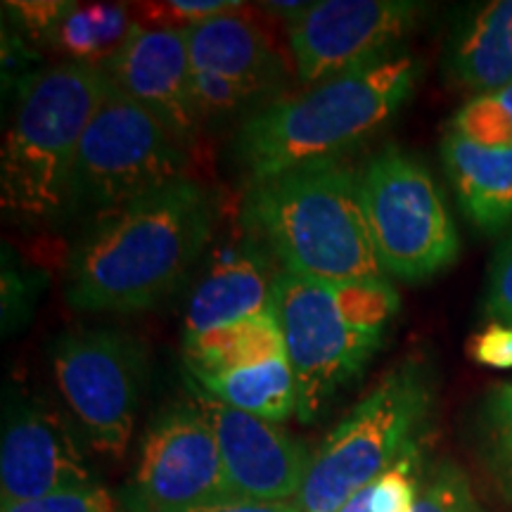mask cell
<instances>
[{"instance_id": "1", "label": "cell", "mask_w": 512, "mask_h": 512, "mask_svg": "<svg viewBox=\"0 0 512 512\" xmlns=\"http://www.w3.org/2000/svg\"><path fill=\"white\" fill-rule=\"evenodd\" d=\"M214 230V202L192 178L98 216L72 249L64 297L81 311H147L188 278Z\"/></svg>"}, {"instance_id": "2", "label": "cell", "mask_w": 512, "mask_h": 512, "mask_svg": "<svg viewBox=\"0 0 512 512\" xmlns=\"http://www.w3.org/2000/svg\"><path fill=\"white\" fill-rule=\"evenodd\" d=\"M242 223L283 271L325 283L387 280L361 197V171L325 159L249 183Z\"/></svg>"}, {"instance_id": "3", "label": "cell", "mask_w": 512, "mask_h": 512, "mask_svg": "<svg viewBox=\"0 0 512 512\" xmlns=\"http://www.w3.org/2000/svg\"><path fill=\"white\" fill-rule=\"evenodd\" d=\"M420 79L413 55L384 60L320 81L309 91L275 100L249 114L235 136V159L249 183L294 166L342 159L401 110Z\"/></svg>"}, {"instance_id": "4", "label": "cell", "mask_w": 512, "mask_h": 512, "mask_svg": "<svg viewBox=\"0 0 512 512\" xmlns=\"http://www.w3.org/2000/svg\"><path fill=\"white\" fill-rule=\"evenodd\" d=\"M107 81L102 69L69 60L22 81L0 159L5 216L36 226L74 209L81 140Z\"/></svg>"}, {"instance_id": "5", "label": "cell", "mask_w": 512, "mask_h": 512, "mask_svg": "<svg viewBox=\"0 0 512 512\" xmlns=\"http://www.w3.org/2000/svg\"><path fill=\"white\" fill-rule=\"evenodd\" d=\"M271 311L297 382V418L311 422L380 351L399 294L389 280L325 283L280 268Z\"/></svg>"}, {"instance_id": "6", "label": "cell", "mask_w": 512, "mask_h": 512, "mask_svg": "<svg viewBox=\"0 0 512 512\" xmlns=\"http://www.w3.org/2000/svg\"><path fill=\"white\" fill-rule=\"evenodd\" d=\"M432 403V370L422 358H406L389 370L313 453L294 508L337 512L415 444Z\"/></svg>"}, {"instance_id": "7", "label": "cell", "mask_w": 512, "mask_h": 512, "mask_svg": "<svg viewBox=\"0 0 512 512\" xmlns=\"http://www.w3.org/2000/svg\"><path fill=\"white\" fill-rule=\"evenodd\" d=\"M190 150L150 110L107 81L83 133L74 209L107 214L188 178Z\"/></svg>"}, {"instance_id": "8", "label": "cell", "mask_w": 512, "mask_h": 512, "mask_svg": "<svg viewBox=\"0 0 512 512\" xmlns=\"http://www.w3.org/2000/svg\"><path fill=\"white\" fill-rule=\"evenodd\" d=\"M363 209L377 259L389 278L420 283L458 256V230L418 159L387 145L361 169Z\"/></svg>"}, {"instance_id": "9", "label": "cell", "mask_w": 512, "mask_h": 512, "mask_svg": "<svg viewBox=\"0 0 512 512\" xmlns=\"http://www.w3.org/2000/svg\"><path fill=\"white\" fill-rule=\"evenodd\" d=\"M55 382L95 451L121 458L147 375L143 339L114 328L64 332L50 349Z\"/></svg>"}, {"instance_id": "10", "label": "cell", "mask_w": 512, "mask_h": 512, "mask_svg": "<svg viewBox=\"0 0 512 512\" xmlns=\"http://www.w3.org/2000/svg\"><path fill=\"white\" fill-rule=\"evenodd\" d=\"M233 498L214 432L192 403L164 408L147 427L126 505L181 512Z\"/></svg>"}, {"instance_id": "11", "label": "cell", "mask_w": 512, "mask_h": 512, "mask_svg": "<svg viewBox=\"0 0 512 512\" xmlns=\"http://www.w3.org/2000/svg\"><path fill=\"white\" fill-rule=\"evenodd\" d=\"M420 5L406 0H318L287 24L299 79L320 83L394 55Z\"/></svg>"}, {"instance_id": "12", "label": "cell", "mask_w": 512, "mask_h": 512, "mask_svg": "<svg viewBox=\"0 0 512 512\" xmlns=\"http://www.w3.org/2000/svg\"><path fill=\"white\" fill-rule=\"evenodd\" d=\"M192 67V95L202 119L235 114L275 93L285 64L271 38L242 12L207 19L183 31Z\"/></svg>"}, {"instance_id": "13", "label": "cell", "mask_w": 512, "mask_h": 512, "mask_svg": "<svg viewBox=\"0 0 512 512\" xmlns=\"http://www.w3.org/2000/svg\"><path fill=\"white\" fill-rule=\"evenodd\" d=\"M188 394L214 432L233 498L287 503L299 496L313 463L304 441L275 422L226 406L192 380Z\"/></svg>"}, {"instance_id": "14", "label": "cell", "mask_w": 512, "mask_h": 512, "mask_svg": "<svg viewBox=\"0 0 512 512\" xmlns=\"http://www.w3.org/2000/svg\"><path fill=\"white\" fill-rule=\"evenodd\" d=\"M93 484L79 439L60 415L38 406L15 408L8 415L0 446L3 508Z\"/></svg>"}, {"instance_id": "15", "label": "cell", "mask_w": 512, "mask_h": 512, "mask_svg": "<svg viewBox=\"0 0 512 512\" xmlns=\"http://www.w3.org/2000/svg\"><path fill=\"white\" fill-rule=\"evenodd\" d=\"M119 91L150 110L181 143L195 145L202 114L192 95V67L183 31L133 22L124 48L105 69Z\"/></svg>"}, {"instance_id": "16", "label": "cell", "mask_w": 512, "mask_h": 512, "mask_svg": "<svg viewBox=\"0 0 512 512\" xmlns=\"http://www.w3.org/2000/svg\"><path fill=\"white\" fill-rule=\"evenodd\" d=\"M271 252L252 233L216 252L185 311L183 339L226 328L271 311L275 273Z\"/></svg>"}, {"instance_id": "17", "label": "cell", "mask_w": 512, "mask_h": 512, "mask_svg": "<svg viewBox=\"0 0 512 512\" xmlns=\"http://www.w3.org/2000/svg\"><path fill=\"white\" fill-rule=\"evenodd\" d=\"M441 159L470 223L496 233L512 221V145L486 147L448 131Z\"/></svg>"}, {"instance_id": "18", "label": "cell", "mask_w": 512, "mask_h": 512, "mask_svg": "<svg viewBox=\"0 0 512 512\" xmlns=\"http://www.w3.org/2000/svg\"><path fill=\"white\" fill-rule=\"evenodd\" d=\"M448 74L479 95L512 86V0L486 3L470 15L451 43Z\"/></svg>"}, {"instance_id": "19", "label": "cell", "mask_w": 512, "mask_h": 512, "mask_svg": "<svg viewBox=\"0 0 512 512\" xmlns=\"http://www.w3.org/2000/svg\"><path fill=\"white\" fill-rule=\"evenodd\" d=\"M183 356L188 375H216L285 356V342L273 311H266L183 339Z\"/></svg>"}, {"instance_id": "20", "label": "cell", "mask_w": 512, "mask_h": 512, "mask_svg": "<svg viewBox=\"0 0 512 512\" xmlns=\"http://www.w3.org/2000/svg\"><path fill=\"white\" fill-rule=\"evenodd\" d=\"M190 380L226 406L275 425L297 415V382L287 356L228 373L190 375Z\"/></svg>"}, {"instance_id": "21", "label": "cell", "mask_w": 512, "mask_h": 512, "mask_svg": "<svg viewBox=\"0 0 512 512\" xmlns=\"http://www.w3.org/2000/svg\"><path fill=\"white\" fill-rule=\"evenodd\" d=\"M131 10L126 5H76L53 36V46L67 53L69 62L88 64L105 72L131 34Z\"/></svg>"}, {"instance_id": "22", "label": "cell", "mask_w": 512, "mask_h": 512, "mask_svg": "<svg viewBox=\"0 0 512 512\" xmlns=\"http://www.w3.org/2000/svg\"><path fill=\"white\" fill-rule=\"evenodd\" d=\"M448 131L486 147L512 145V86L467 102L451 119Z\"/></svg>"}, {"instance_id": "23", "label": "cell", "mask_w": 512, "mask_h": 512, "mask_svg": "<svg viewBox=\"0 0 512 512\" xmlns=\"http://www.w3.org/2000/svg\"><path fill=\"white\" fill-rule=\"evenodd\" d=\"M420 448L413 444L396 463L370 484L373 512H413L420 496Z\"/></svg>"}, {"instance_id": "24", "label": "cell", "mask_w": 512, "mask_h": 512, "mask_svg": "<svg viewBox=\"0 0 512 512\" xmlns=\"http://www.w3.org/2000/svg\"><path fill=\"white\" fill-rule=\"evenodd\" d=\"M143 27L185 31L207 19L238 12L242 3L238 0H162V3H138L133 5Z\"/></svg>"}, {"instance_id": "25", "label": "cell", "mask_w": 512, "mask_h": 512, "mask_svg": "<svg viewBox=\"0 0 512 512\" xmlns=\"http://www.w3.org/2000/svg\"><path fill=\"white\" fill-rule=\"evenodd\" d=\"M413 512H486L463 472L453 463H439L420 489Z\"/></svg>"}, {"instance_id": "26", "label": "cell", "mask_w": 512, "mask_h": 512, "mask_svg": "<svg viewBox=\"0 0 512 512\" xmlns=\"http://www.w3.org/2000/svg\"><path fill=\"white\" fill-rule=\"evenodd\" d=\"M0 512H119L117 501L105 486L93 484L86 489L60 491V494L36 498L3 508Z\"/></svg>"}, {"instance_id": "27", "label": "cell", "mask_w": 512, "mask_h": 512, "mask_svg": "<svg viewBox=\"0 0 512 512\" xmlns=\"http://www.w3.org/2000/svg\"><path fill=\"white\" fill-rule=\"evenodd\" d=\"M484 313L491 323L512 325V233L501 242L491 261Z\"/></svg>"}, {"instance_id": "28", "label": "cell", "mask_w": 512, "mask_h": 512, "mask_svg": "<svg viewBox=\"0 0 512 512\" xmlns=\"http://www.w3.org/2000/svg\"><path fill=\"white\" fill-rule=\"evenodd\" d=\"M12 17L19 19V27L38 41H53L55 31L64 17L76 8V3H55V0H29V3H5Z\"/></svg>"}, {"instance_id": "29", "label": "cell", "mask_w": 512, "mask_h": 512, "mask_svg": "<svg viewBox=\"0 0 512 512\" xmlns=\"http://www.w3.org/2000/svg\"><path fill=\"white\" fill-rule=\"evenodd\" d=\"M467 356L479 366L510 370L512 368V325L489 323L482 332L470 337Z\"/></svg>"}, {"instance_id": "30", "label": "cell", "mask_w": 512, "mask_h": 512, "mask_svg": "<svg viewBox=\"0 0 512 512\" xmlns=\"http://www.w3.org/2000/svg\"><path fill=\"white\" fill-rule=\"evenodd\" d=\"M482 446L498 484L512 496V427L482 420Z\"/></svg>"}, {"instance_id": "31", "label": "cell", "mask_w": 512, "mask_h": 512, "mask_svg": "<svg viewBox=\"0 0 512 512\" xmlns=\"http://www.w3.org/2000/svg\"><path fill=\"white\" fill-rule=\"evenodd\" d=\"M181 512H299L292 503H264V501H245V498H228V501L200 505Z\"/></svg>"}, {"instance_id": "32", "label": "cell", "mask_w": 512, "mask_h": 512, "mask_svg": "<svg viewBox=\"0 0 512 512\" xmlns=\"http://www.w3.org/2000/svg\"><path fill=\"white\" fill-rule=\"evenodd\" d=\"M306 5L309 3H261V8L273 12V15L285 17L287 24H290L292 19H297L299 15H302V12L306 10Z\"/></svg>"}, {"instance_id": "33", "label": "cell", "mask_w": 512, "mask_h": 512, "mask_svg": "<svg viewBox=\"0 0 512 512\" xmlns=\"http://www.w3.org/2000/svg\"><path fill=\"white\" fill-rule=\"evenodd\" d=\"M337 512H373L370 510V486H366L363 491H358L356 496H351Z\"/></svg>"}]
</instances>
